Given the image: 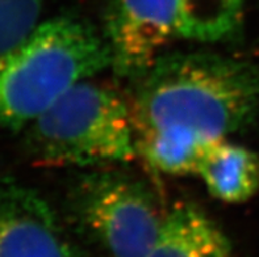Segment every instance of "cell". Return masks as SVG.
Instances as JSON below:
<instances>
[{"label": "cell", "mask_w": 259, "mask_h": 257, "mask_svg": "<svg viewBox=\"0 0 259 257\" xmlns=\"http://www.w3.org/2000/svg\"><path fill=\"white\" fill-rule=\"evenodd\" d=\"M131 102L136 135L183 131L220 139L259 116V69L214 53H172L138 79Z\"/></svg>", "instance_id": "obj_1"}, {"label": "cell", "mask_w": 259, "mask_h": 257, "mask_svg": "<svg viewBox=\"0 0 259 257\" xmlns=\"http://www.w3.org/2000/svg\"><path fill=\"white\" fill-rule=\"evenodd\" d=\"M108 47L90 24L72 16L39 23L0 56V130H19L66 92L109 69Z\"/></svg>", "instance_id": "obj_2"}, {"label": "cell", "mask_w": 259, "mask_h": 257, "mask_svg": "<svg viewBox=\"0 0 259 257\" xmlns=\"http://www.w3.org/2000/svg\"><path fill=\"white\" fill-rule=\"evenodd\" d=\"M26 146L37 160L56 166L131 162L138 155L131 104L83 80L28 126Z\"/></svg>", "instance_id": "obj_3"}, {"label": "cell", "mask_w": 259, "mask_h": 257, "mask_svg": "<svg viewBox=\"0 0 259 257\" xmlns=\"http://www.w3.org/2000/svg\"><path fill=\"white\" fill-rule=\"evenodd\" d=\"M70 205L80 227L109 257H146L168 212L145 182L113 171L83 176Z\"/></svg>", "instance_id": "obj_4"}, {"label": "cell", "mask_w": 259, "mask_h": 257, "mask_svg": "<svg viewBox=\"0 0 259 257\" xmlns=\"http://www.w3.org/2000/svg\"><path fill=\"white\" fill-rule=\"evenodd\" d=\"M178 37V0H109L103 38L116 75L144 76Z\"/></svg>", "instance_id": "obj_5"}, {"label": "cell", "mask_w": 259, "mask_h": 257, "mask_svg": "<svg viewBox=\"0 0 259 257\" xmlns=\"http://www.w3.org/2000/svg\"><path fill=\"white\" fill-rule=\"evenodd\" d=\"M0 257H79L56 213L32 188L0 179Z\"/></svg>", "instance_id": "obj_6"}, {"label": "cell", "mask_w": 259, "mask_h": 257, "mask_svg": "<svg viewBox=\"0 0 259 257\" xmlns=\"http://www.w3.org/2000/svg\"><path fill=\"white\" fill-rule=\"evenodd\" d=\"M146 257H234L229 239L196 205L168 209L157 240Z\"/></svg>", "instance_id": "obj_7"}, {"label": "cell", "mask_w": 259, "mask_h": 257, "mask_svg": "<svg viewBox=\"0 0 259 257\" xmlns=\"http://www.w3.org/2000/svg\"><path fill=\"white\" fill-rule=\"evenodd\" d=\"M196 175L219 201L245 203L259 192V155L227 138L214 139L205 148Z\"/></svg>", "instance_id": "obj_8"}, {"label": "cell", "mask_w": 259, "mask_h": 257, "mask_svg": "<svg viewBox=\"0 0 259 257\" xmlns=\"http://www.w3.org/2000/svg\"><path fill=\"white\" fill-rule=\"evenodd\" d=\"M245 0H178V37L214 43L241 28Z\"/></svg>", "instance_id": "obj_9"}, {"label": "cell", "mask_w": 259, "mask_h": 257, "mask_svg": "<svg viewBox=\"0 0 259 257\" xmlns=\"http://www.w3.org/2000/svg\"><path fill=\"white\" fill-rule=\"evenodd\" d=\"M214 139L183 131L137 135V150L155 171L170 176L196 175L205 148Z\"/></svg>", "instance_id": "obj_10"}, {"label": "cell", "mask_w": 259, "mask_h": 257, "mask_svg": "<svg viewBox=\"0 0 259 257\" xmlns=\"http://www.w3.org/2000/svg\"><path fill=\"white\" fill-rule=\"evenodd\" d=\"M45 0H0V56L29 36L39 24Z\"/></svg>", "instance_id": "obj_11"}]
</instances>
